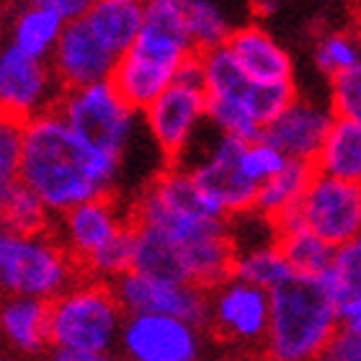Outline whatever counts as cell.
Wrapping results in <instances>:
<instances>
[{
    "label": "cell",
    "mask_w": 361,
    "mask_h": 361,
    "mask_svg": "<svg viewBox=\"0 0 361 361\" xmlns=\"http://www.w3.org/2000/svg\"><path fill=\"white\" fill-rule=\"evenodd\" d=\"M331 269L343 289V297L361 289V235L336 248Z\"/></svg>",
    "instance_id": "836d02e7"
},
{
    "label": "cell",
    "mask_w": 361,
    "mask_h": 361,
    "mask_svg": "<svg viewBox=\"0 0 361 361\" xmlns=\"http://www.w3.org/2000/svg\"><path fill=\"white\" fill-rule=\"evenodd\" d=\"M124 307L101 279L75 281L49 302V341L57 361H104L119 348Z\"/></svg>",
    "instance_id": "3957f363"
},
{
    "label": "cell",
    "mask_w": 361,
    "mask_h": 361,
    "mask_svg": "<svg viewBox=\"0 0 361 361\" xmlns=\"http://www.w3.org/2000/svg\"><path fill=\"white\" fill-rule=\"evenodd\" d=\"M338 315H341V328H343V331L361 333V289L346 294V297L341 300Z\"/></svg>",
    "instance_id": "d590c367"
},
{
    "label": "cell",
    "mask_w": 361,
    "mask_h": 361,
    "mask_svg": "<svg viewBox=\"0 0 361 361\" xmlns=\"http://www.w3.org/2000/svg\"><path fill=\"white\" fill-rule=\"evenodd\" d=\"M279 11V0H253V13L261 18H269Z\"/></svg>",
    "instance_id": "74e56055"
},
{
    "label": "cell",
    "mask_w": 361,
    "mask_h": 361,
    "mask_svg": "<svg viewBox=\"0 0 361 361\" xmlns=\"http://www.w3.org/2000/svg\"><path fill=\"white\" fill-rule=\"evenodd\" d=\"M142 114L155 145L176 160L207 121V88L173 80Z\"/></svg>",
    "instance_id": "8fae6325"
},
{
    "label": "cell",
    "mask_w": 361,
    "mask_h": 361,
    "mask_svg": "<svg viewBox=\"0 0 361 361\" xmlns=\"http://www.w3.org/2000/svg\"><path fill=\"white\" fill-rule=\"evenodd\" d=\"M276 243L297 274H323L325 269L333 266L336 245H331L325 238L312 233L310 227L279 230Z\"/></svg>",
    "instance_id": "d4e9b609"
},
{
    "label": "cell",
    "mask_w": 361,
    "mask_h": 361,
    "mask_svg": "<svg viewBox=\"0 0 361 361\" xmlns=\"http://www.w3.org/2000/svg\"><path fill=\"white\" fill-rule=\"evenodd\" d=\"M121 163V155L78 135L57 109L23 121L21 180L42 196L54 217L111 194Z\"/></svg>",
    "instance_id": "6da1fadb"
},
{
    "label": "cell",
    "mask_w": 361,
    "mask_h": 361,
    "mask_svg": "<svg viewBox=\"0 0 361 361\" xmlns=\"http://www.w3.org/2000/svg\"><path fill=\"white\" fill-rule=\"evenodd\" d=\"M274 222L276 230L310 227L338 248L361 235V183L315 171L300 202Z\"/></svg>",
    "instance_id": "8992f818"
},
{
    "label": "cell",
    "mask_w": 361,
    "mask_h": 361,
    "mask_svg": "<svg viewBox=\"0 0 361 361\" xmlns=\"http://www.w3.org/2000/svg\"><path fill=\"white\" fill-rule=\"evenodd\" d=\"M0 333L13 354L37 356L52 348L49 341V302L23 294H8L0 307Z\"/></svg>",
    "instance_id": "2e32d148"
},
{
    "label": "cell",
    "mask_w": 361,
    "mask_h": 361,
    "mask_svg": "<svg viewBox=\"0 0 361 361\" xmlns=\"http://www.w3.org/2000/svg\"><path fill=\"white\" fill-rule=\"evenodd\" d=\"M227 47L235 52L248 78L261 83L274 80H292V60L276 39L266 34L258 26H243L233 31L227 39Z\"/></svg>",
    "instance_id": "ac0fdd59"
},
{
    "label": "cell",
    "mask_w": 361,
    "mask_h": 361,
    "mask_svg": "<svg viewBox=\"0 0 361 361\" xmlns=\"http://www.w3.org/2000/svg\"><path fill=\"white\" fill-rule=\"evenodd\" d=\"M119 348L132 361H196L202 354V325L160 312H129Z\"/></svg>",
    "instance_id": "30bf717a"
},
{
    "label": "cell",
    "mask_w": 361,
    "mask_h": 361,
    "mask_svg": "<svg viewBox=\"0 0 361 361\" xmlns=\"http://www.w3.org/2000/svg\"><path fill=\"white\" fill-rule=\"evenodd\" d=\"M315 62L317 70L328 78H336L346 73L361 62V37L346 34V31H331L317 39L315 44Z\"/></svg>",
    "instance_id": "f1b7e54d"
},
{
    "label": "cell",
    "mask_w": 361,
    "mask_h": 361,
    "mask_svg": "<svg viewBox=\"0 0 361 361\" xmlns=\"http://www.w3.org/2000/svg\"><path fill=\"white\" fill-rule=\"evenodd\" d=\"M209 328L240 351H264L271 328V292L240 276H227L209 289Z\"/></svg>",
    "instance_id": "52a82bcc"
},
{
    "label": "cell",
    "mask_w": 361,
    "mask_h": 361,
    "mask_svg": "<svg viewBox=\"0 0 361 361\" xmlns=\"http://www.w3.org/2000/svg\"><path fill=\"white\" fill-rule=\"evenodd\" d=\"M65 23L68 21L52 8L23 3L11 21V44L34 54V57L52 60L57 42L65 31Z\"/></svg>",
    "instance_id": "ffe728a7"
},
{
    "label": "cell",
    "mask_w": 361,
    "mask_h": 361,
    "mask_svg": "<svg viewBox=\"0 0 361 361\" xmlns=\"http://www.w3.org/2000/svg\"><path fill=\"white\" fill-rule=\"evenodd\" d=\"M333 121H336L333 109H325L310 98L297 96L276 119L266 124L264 137L281 147L289 158L315 163Z\"/></svg>",
    "instance_id": "5bb4252c"
},
{
    "label": "cell",
    "mask_w": 361,
    "mask_h": 361,
    "mask_svg": "<svg viewBox=\"0 0 361 361\" xmlns=\"http://www.w3.org/2000/svg\"><path fill=\"white\" fill-rule=\"evenodd\" d=\"M286 163H289V155L281 147H276L271 140H266L264 135L243 142V150H240L243 173L248 176L256 186H261L271 176H276Z\"/></svg>",
    "instance_id": "4dcf8cb0"
},
{
    "label": "cell",
    "mask_w": 361,
    "mask_h": 361,
    "mask_svg": "<svg viewBox=\"0 0 361 361\" xmlns=\"http://www.w3.org/2000/svg\"><path fill=\"white\" fill-rule=\"evenodd\" d=\"M233 274L274 292L281 284H286L297 271L286 261L279 243H266V245H258V248L238 250Z\"/></svg>",
    "instance_id": "cb8c5ba5"
},
{
    "label": "cell",
    "mask_w": 361,
    "mask_h": 361,
    "mask_svg": "<svg viewBox=\"0 0 361 361\" xmlns=\"http://www.w3.org/2000/svg\"><path fill=\"white\" fill-rule=\"evenodd\" d=\"M243 142L245 140L217 132L209 147L202 152V158H196L188 166L196 183L227 212V217L256 207L258 186L243 173L240 166Z\"/></svg>",
    "instance_id": "7c38bea8"
},
{
    "label": "cell",
    "mask_w": 361,
    "mask_h": 361,
    "mask_svg": "<svg viewBox=\"0 0 361 361\" xmlns=\"http://www.w3.org/2000/svg\"><path fill=\"white\" fill-rule=\"evenodd\" d=\"M297 98V88H294L292 80H274V83H261V80H253L245 90L243 101L248 104V109L253 111L261 127L266 129V124L276 119L279 114L284 111L286 106Z\"/></svg>",
    "instance_id": "f546056e"
},
{
    "label": "cell",
    "mask_w": 361,
    "mask_h": 361,
    "mask_svg": "<svg viewBox=\"0 0 361 361\" xmlns=\"http://www.w3.org/2000/svg\"><path fill=\"white\" fill-rule=\"evenodd\" d=\"M129 222L121 219L119 209L109 202V196H101V199H90V202H83L73 209L62 212L60 240L75 256L78 264H83L90 253H96L101 245H106Z\"/></svg>",
    "instance_id": "9a60e30c"
},
{
    "label": "cell",
    "mask_w": 361,
    "mask_h": 361,
    "mask_svg": "<svg viewBox=\"0 0 361 361\" xmlns=\"http://www.w3.org/2000/svg\"><path fill=\"white\" fill-rule=\"evenodd\" d=\"M188 34H191L196 52H204L212 47L227 44L233 29L214 0H191L188 3Z\"/></svg>",
    "instance_id": "83f0119b"
},
{
    "label": "cell",
    "mask_w": 361,
    "mask_h": 361,
    "mask_svg": "<svg viewBox=\"0 0 361 361\" xmlns=\"http://www.w3.org/2000/svg\"><path fill=\"white\" fill-rule=\"evenodd\" d=\"M356 34L361 37V13H359V21H356Z\"/></svg>",
    "instance_id": "f35d334b"
},
{
    "label": "cell",
    "mask_w": 361,
    "mask_h": 361,
    "mask_svg": "<svg viewBox=\"0 0 361 361\" xmlns=\"http://www.w3.org/2000/svg\"><path fill=\"white\" fill-rule=\"evenodd\" d=\"M23 3H37V6L52 8L65 21H73L78 16H83L90 6V0H23Z\"/></svg>",
    "instance_id": "8d00e7d4"
},
{
    "label": "cell",
    "mask_w": 361,
    "mask_h": 361,
    "mask_svg": "<svg viewBox=\"0 0 361 361\" xmlns=\"http://www.w3.org/2000/svg\"><path fill=\"white\" fill-rule=\"evenodd\" d=\"M124 312H160L183 317L188 323L207 325L209 320V289L183 279L160 276L142 269H129L111 281Z\"/></svg>",
    "instance_id": "9c48e42d"
},
{
    "label": "cell",
    "mask_w": 361,
    "mask_h": 361,
    "mask_svg": "<svg viewBox=\"0 0 361 361\" xmlns=\"http://www.w3.org/2000/svg\"><path fill=\"white\" fill-rule=\"evenodd\" d=\"M83 18L104 44L124 57L145 26V0H90Z\"/></svg>",
    "instance_id": "d6986e66"
},
{
    "label": "cell",
    "mask_w": 361,
    "mask_h": 361,
    "mask_svg": "<svg viewBox=\"0 0 361 361\" xmlns=\"http://www.w3.org/2000/svg\"><path fill=\"white\" fill-rule=\"evenodd\" d=\"M341 289L333 269L294 274L271 292V328L266 356L276 361L323 359L341 331Z\"/></svg>",
    "instance_id": "7a4b0ae2"
},
{
    "label": "cell",
    "mask_w": 361,
    "mask_h": 361,
    "mask_svg": "<svg viewBox=\"0 0 361 361\" xmlns=\"http://www.w3.org/2000/svg\"><path fill=\"white\" fill-rule=\"evenodd\" d=\"M62 88L52 62L8 44L0 54V111L8 119L29 121L57 109Z\"/></svg>",
    "instance_id": "ba28073f"
},
{
    "label": "cell",
    "mask_w": 361,
    "mask_h": 361,
    "mask_svg": "<svg viewBox=\"0 0 361 361\" xmlns=\"http://www.w3.org/2000/svg\"><path fill=\"white\" fill-rule=\"evenodd\" d=\"M119 60L121 54L104 44L83 16H78L65 23V31L49 62L60 78L62 88H80L98 80H111L119 68Z\"/></svg>",
    "instance_id": "4fadbf2b"
},
{
    "label": "cell",
    "mask_w": 361,
    "mask_h": 361,
    "mask_svg": "<svg viewBox=\"0 0 361 361\" xmlns=\"http://www.w3.org/2000/svg\"><path fill=\"white\" fill-rule=\"evenodd\" d=\"M328 361H361V333H351L341 328L323 354Z\"/></svg>",
    "instance_id": "e575fe53"
},
{
    "label": "cell",
    "mask_w": 361,
    "mask_h": 361,
    "mask_svg": "<svg viewBox=\"0 0 361 361\" xmlns=\"http://www.w3.org/2000/svg\"><path fill=\"white\" fill-rule=\"evenodd\" d=\"M178 68L171 62H163L152 54L129 47V52L119 60V68L114 73V85L119 93L135 106L137 111H145L155 98L176 80Z\"/></svg>",
    "instance_id": "e0dca14e"
},
{
    "label": "cell",
    "mask_w": 361,
    "mask_h": 361,
    "mask_svg": "<svg viewBox=\"0 0 361 361\" xmlns=\"http://www.w3.org/2000/svg\"><path fill=\"white\" fill-rule=\"evenodd\" d=\"M207 124L222 135L238 137L245 142L264 135V127L253 116L248 104L233 93H207Z\"/></svg>",
    "instance_id": "484cf974"
},
{
    "label": "cell",
    "mask_w": 361,
    "mask_h": 361,
    "mask_svg": "<svg viewBox=\"0 0 361 361\" xmlns=\"http://www.w3.org/2000/svg\"><path fill=\"white\" fill-rule=\"evenodd\" d=\"M129 269H135V227L132 222L121 227L111 240L101 245L96 253H90L80 264V271H88L93 279H101L109 284L116 281L121 274H127Z\"/></svg>",
    "instance_id": "4316f807"
},
{
    "label": "cell",
    "mask_w": 361,
    "mask_h": 361,
    "mask_svg": "<svg viewBox=\"0 0 361 361\" xmlns=\"http://www.w3.org/2000/svg\"><path fill=\"white\" fill-rule=\"evenodd\" d=\"M80 264L60 238L47 230L0 235V286L6 294H23L52 302L78 281Z\"/></svg>",
    "instance_id": "277c9868"
},
{
    "label": "cell",
    "mask_w": 361,
    "mask_h": 361,
    "mask_svg": "<svg viewBox=\"0 0 361 361\" xmlns=\"http://www.w3.org/2000/svg\"><path fill=\"white\" fill-rule=\"evenodd\" d=\"M315 168L323 173L338 176L361 183V124L336 116L331 132L325 137L323 150L317 155Z\"/></svg>",
    "instance_id": "44dd1931"
},
{
    "label": "cell",
    "mask_w": 361,
    "mask_h": 361,
    "mask_svg": "<svg viewBox=\"0 0 361 361\" xmlns=\"http://www.w3.org/2000/svg\"><path fill=\"white\" fill-rule=\"evenodd\" d=\"M23 163V121L8 119L0 121V186H8L21 178Z\"/></svg>",
    "instance_id": "1f68e13d"
},
{
    "label": "cell",
    "mask_w": 361,
    "mask_h": 361,
    "mask_svg": "<svg viewBox=\"0 0 361 361\" xmlns=\"http://www.w3.org/2000/svg\"><path fill=\"white\" fill-rule=\"evenodd\" d=\"M315 163H310V160L289 158V163L276 176H271L269 180H264L258 186L256 207L253 209H258L261 214H266L271 219H276L279 214H284L289 207L300 202L305 188L310 186V180L315 176Z\"/></svg>",
    "instance_id": "7402d4cb"
},
{
    "label": "cell",
    "mask_w": 361,
    "mask_h": 361,
    "mask_svg": "<svg viewBox=\"0 0 361 361\" xmlns=\"http://www.w3.org/2000/svg\"><path fill=\"white\" fill-rule=\"evenodd\" d=\"M57 111L88 142L101 150L116 152L121 158L127 155L137 135V121L145 116L121 96L114 80L65 88Z\"/></svg>",
    "instance_id": "5b68a950"
},
{
    "label": "cell",
    "mask_w": 361,
    "mask_h": 361,
    "mask_svg": "<svg viewBox=\"0 0 361 361\" xmlns=\"http://www.w3.org/2000/svg\"><path fill=\"white\" fill-rule=\"evenodd\" d=\"M52 212L47 209L42 196L23 183L21 178L0 186V219H3V230L11 233H37L47 230Z\"/></svg>",
    "instance_id": "603a6c76"
},
{
    "label": "cell",
    "mask_w": 361,
    "mask_h": 361,
    "mask_svg": "<svg viewBox=\"0 0 361 361\" xmlns=\"http://www.w3.org/2000/svg\"><path fill=\"white\" fill-rule=\"evenodd\" d=\"M331 109L336 116L361 124V62L331 78Z\"/></svg>",
    "instance_id": "d6a6232c"
}]
</instances>
